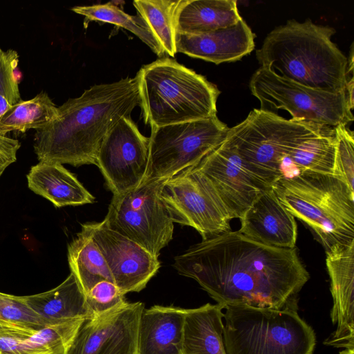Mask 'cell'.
I'll return each mask as SVG.
<instances>
[{
	"mask_svg": "<svg viewBox=\"0 0 354 354\" xmlns=\"http://www.w3.org/2000/svg\"><path fill=\"white\" fill-rule=\"evenodd\" d=\"M19 62L17 51L0 47V118L13 104L21 100L15 69Z\"/></svg>",
	"mask_w": 354,
	"mask_h": 354,
	"instance_id": "4dcf8cb0",
	"label": "cell"
},
{
	"mask_svg": "<svg viewBox=\"0 0 354 354\" xmlns=\"http://www.w3.org/2000/svg\"><path fill=\"white\" fill-rule=\"evenodd\" d=\"M149 138L143 136L130 117L113 126L98 150L96 164L113 195L138 186L145 177Z\"/></svg>",
	"mask_w": 354,
	"mask_h": 354,
	"instance_id": "7c38bea8",
	"label": "cell"
},
{
	"mask_svg": "<svg viewBox=\"0 0 354 354\" xmlns=\"http://www.w3.org/2000/svg\"><path fill=\"white\" fill-rule=\"evenodd\" d=\"M20 147L18 140L0 134V177L5 169L17 160Z\"/></svg>",
	"mask_w": 354,
	"mask_h": 354,
	"instance_id": "836d02e7",
	"label": "cell"
},
{
	"mask_svg": "<svg viewBox=\"0 0 354 354\" xmlns=\"http://www.w3.org/2000/svg\"><path fill=\"white\" fill-rule=\"evenodd\" d=\"M339 354H354V348H344V350L340 351Z\"/></svg>",
	"mask_w": 354,
	"mask_h": 354,
	"instance_id": "e575fe53",
	"label": "cell"
},
{
	"mask_svg": "<svg viewBox=\"0 0 354 354\" xmlns=\"http://www.w3.org/2000/svg\"><path fill=\"white\" fill-rule=\"evenodd\" d=\"M28 186L55 207L93 203L95 197L62 165L39 162L27 174Z\"/></svg>",
	"mask_w": 354,
	"mask_h": 354,
	"instance_id": "7402d4cb",
	"label": "cell"
},
{
	"mask_svg": "<svg viewBox=\"0 0 354 354\" xmlns=\"http://www.w3.org/2000/svg\"><path fill=\"white\" fill-rule=\"evenodd\" d=\"M173 266L223 309L236 304L281 308L310 278L296 248L270 246L232 230L192 245Z\"/></svg>",
	"mask_w": 354,
	"mask_h": 354,
	"instance_id": "6da1fadb",
	"label": "cell"
},
{
	"mask_svg": "<svg viewBox=\"0 0 354 354\" xmlns=\"http://www.w3.org/2000/svg\"><path fill=\"white\" fill-rule=\"evenodd\" d=\"M223 310L210 303L185 309L179 354H227Z\"/></svg>",
	"mask_w": 354,
	"mask_h": 354,
	"instance_id": "603a6c76",
	"label": "cell"
},
{
	"mask_svg": "<svg viewBox=\"0 0 354 354\" xmlns=\"http://www.w3.org/2000/svg\"><path fill=\"white\" fill-rule=\"evenodd\" d=\"M194 167L212 183L231 219H240L257 195L272 187L246 169L225 140Z\"/></svg>",
	"mask_w": 354,
	"mask_h": 354,
	"instance_id": "9a60e30c",
	"label": "cell"
},
{
	"mask_svg": "<svg viewBox=\"0 0 354 354\" xmlns=\"http://www.w3.org/2000/svg\"><path fill=\"white\" fill-rule=\"evenodd\" d=\"M68 261L85 295L97 283H114L106 262L90 234L82 228L68 245Z\"/></svg>",
	"mask_w": 354,
	"mask_h": 354,
	"instance_id": "d4e9b609",
	"label": "cell"
},
{
	"mask_svg": "<svg viewBox=\"0 0 354 354\" xmlns=\"http://www.w3.org/2000/svg\"><path fill=\"white\" fill-rule=\"evenodd\" d=\"M137 74L140 106L151 128L216 115L217 86L175 59L161 57Z\"/></svg>",
	"mask_w": 354,
	"mask_h": 354,
	"instance_id": "5b68a950",
	"label": "cell"
},
{
	"mask_svg": "<svg viewBox=\"0 0 354 354\" xmlns=\"http://www.w3.org/2000/svg\"><path fill=\"white\" fill-rule=\"evenodd\" d=\"M333 28L308 19L276 27L256 51L260 67L303 86L333 93L344 92L347 58L331 40Z\"/></svg>",
	"mask_w": 354,
	"mask_h": 354,
	"instance_id": "3957f363",
	"label": "cell"
},
{
	"mask_svg": "<svg viewBox=\"0 0 354 354\" xmlns=\"http://www.w3.org/2000/svg\"><path fill=\"white\" fill-rule=\"evenodd\" d=\"M86 320L74 319L40 330L0 322V354H66Z\"/></svg>",
	"mask_w": 354,
	"mask_h": 354,
	"instance_id": "d6986e66",
	"label": "cell"
},
{
	"mask_svg": "<svg viewBox=\"0 0 354 354\" xmlns=\"http://www.w3.org/2000/svg\"><path fill=\"white\" fill-rule=\"evenodd\" d=\"M185 308L155 305L140 316L137 354H179Z\"/></svg>",
	"mask_w": 354,
	"mask_h": 354,
	"instance_id": "ffe728a7",
	"label": "cell"
},
{
	"mask_svg": "<svg viewBox=\"0 0 354 354\" xmlns=\"http://www.w3.org/2000/svg\"><path fill=\"white\" fill-rule=\"evenodd\" d=\"M0 322L32 330L54 325L30 308L22 296L3 292H0Z\"/></svg>",
	"mask_w": 354,
	"mask_h": 354,
	"instance_id": "f546056e",
	"label": "cell"
},
{
	"mask_svg": "<svg viewBox=\"0 0 354 354\" xmlns=\"http://www.w3.org/2000/svg\"><path fill=\"white\" fill-rule=\"evenodd\" d=\"M57 107L48 95L41 91L35 97L12 105L0 118V134L12 131L24 133L30 129H41L57 116Z\"/></svg>",
	"mask_w": 354,
	"mask_h": 354,
	"instance_id": "4316f807",
	"label": "cell"
},
{
	"mask_svg": "<svg viewBox=\"0 0 354 354\" xmlns=\"http://www.w3.org/2000/svg\"><path fill=\"white\" fill-rule=\"evenodd\" d=\"M236 0H180L175 16L176 33L201 34L241 21Z\"/></svg>",
	"mask_w": 354,
	"mask_h": 354,
	"instance_id": "cb8c5ba5",
	"label": "cell"
},
{
	"mask_svg": "<svg viewBox=\"0 0 354 354\" xmlns=\"http://www.w3.org/2000/svg\"><path fill=\"white\" fill-rule=\"evenodd\" d=\"M160 197L173 222L192 227L203 240L231 230L226 207L209 180L194 166L167 178Z\"/></svg>",
	"mask_w": 354,
	"mask_h": 354,
	"instance_id": "8fae6325",
	"label": "cell"
},
{
	"mask_svg": "<svg viewBox=\"0 0 354 354\" xmlns=\"http://www.w3.org/2000/svg\"><path fill=\"white\" fill-rule=\"evenodd\" d=\"M335 157V131L334 127H329L322 134L299 144L283 161L281 172L289 166L295 171L293 175L304 171L334 175Z\"/></svg>",
	"mask_w": 354,
	"mask_h": 354,
	"instance_id": "484cf974",
	"label": "cell"
},
{
	"mask_svg": "<svg viewBox=\"0 0 354 354\" xmlns=\"http://www.w3.org/2000/svg\"><path fill=\"white\" fill-rule=\"evenodd\" d=\"M229 129L217 115L151 128L145 178L167 179L196 166L224 141Z\"/></svg>",
	"mask_w": 354,
	"mask_h": 354,
	"instance_id": "9c48e42d",
	"label": "cell"
},
{
	"mask_svg": "<svg viewBox=\"0 0 354 354\" xmlns=\"http://www.w3.org/2000/svg\"><path fill=\"white\" fill-rule=\"evenodd\" d=\"M326 254L333 297L330 318L337 328L324 344L354 348V242Z\"/></svg>",
	"mask_w": 354,
	"mask_h": 354,
	"instance_id": "2e32d148",
	"label": "cell"
},
{
	"mask_svg": "<svg viewBox=\"0 0 354 354\" xmlns=\"http://www.w3.org/2000/svg\"><path fill=\"white\" fill-rule=\"evenodd\" d=\"M250 88L263 111L283 109L293 119L330 127L346 125L354 119L345 91L333 93L309 88L263 67L252 76Z\"/></svg>",
	"mask_w": 354,
	"mask_h": 354,
	"instance_id": "30bf717a",
	"label": "cell"
},
{
	"mask_svg": "<svg viewBox=\"0 0 354 354\" xmlns=\"http://www.w3.org/2000/svg\"><path fill=\"white\" fill-rule=\"evenodd\" d=\"M297 297L283 308L230 305L223 313L227 354H313V328L298 313Z\"/></svg>",
	"mask_w": 354,
	"mask_h": 354,
	"instance_id": "8992f818",
	"label": "cell"
},
{
	"mask_svg": "<svg viewBox=\"0 0 354 354\" xmlns=\"http://www.w3.org/2000/svg\"><path fill=\"white\" fill-rule=\"evenodd\" d=\"M180 0H135L133 4L159 43L164 55L174 57L175 16Z\"/></svg>",
	"mask_w": 354,
	"mask_h": 354,
	"instance_id": "83f0119b",
	"label": "cell"
},
{
	"mask_svg": "<svg viewBox=\"0 0 354 354\" xmlns=\"http://www.w3.org/2000/svg\"><path fill=\"white\" fill-rule=\"evenodd\" d=\"M240 221L239 232L252 239L277 248H295L296 221L280 203L272 187L257 195Z\"/></svg>",
	"mask_w": 354,
	"mask_h": 354,
	"instance_id": "e0dca14e",
	"label": "cell"
},
{
	"mask_svg": "<svg viewBox=\"0 0 354 354\" xmlns=\"http://www.w3.org/2000/svg\"><path fill=\"white\" fill-rule=\"evenodd\" d=\"M329 127L287 120L274 112L254 109L243 122L230 128L225 141L251 174L272 187L283 177L282 164L291 151L304 140L322 134Z\"/></svg>",
	"mask_w": 354,
	"mask_h": 354,
	"instance_id": "52a82bcc",
	"label": "cell"
},
{
	"mask_svg": "<svg viewBox=\"0 0 354 354\" xmlns=\"http://www.w3.org/2000/svg\"><path fill=\"white\" fill-rule=\"evenodd\" d=\"M145 304L126 302L86 319L66 354H137L138 333Z\"/></svg>",
	"mask_w": 354,
	"mask_h": 354,
	"instance_id": "5bb4252c",
	"label": "cell"
},
{
	"mask_svg": "<svg viewBox=\"0 0 354 354\" xmlns=\"http://www.w3.org/2000/svg\"><path fill=\"white\" fill-rule=\"evenodd\" d=\"M335 157L334 175L342 180L354 191V138L346 125L334 127Z\"/></svg>",
	"mask_w": 354,
	"mask_h": 354,
	"instance_id": "1f68e13d",
	"label": "cell"
},
{
	"mask_svg": "<svg viewBox=\"0 0 354 354\" xmlns=\"http://www.w3.org/2000/svg\"><path fill=\"white\" fill-rule=\"evenodd\" d=\"M254 37L242 19L233 26L205 33H176V53L219 64L250 54L255 47Z\"/></svg>",
	"mask_w": 354,
	"mask_h": 354,
	"instance_id": "ac0fdd59",
	"label": "cell"
},
{
	"mask_svg": "<svg viewBox=\"0 0 354 354\" xmlns=\"http://www.w3.org/2000/svg\"><path fill=\"white\" fill-rule=\"evenodd\" d=\"M124 295L114 283L102 281L90 290L86 298L93 316H97L125 304Z\"/></svg>",
	"mask_w": 354,
	"mask_h": 354,
	"instance_id": "d6a6232c",
	"label": "cell"
},
{
	"mask_svg": "<svg viewBox=\"0 0 354 354\" xmlns=\"http://www.w3.org/2000/svg\"><path fill=\"white\" fill-rule=\"evenodd\" d=\"M75 13L85 17V21H97L112 24L127 29L136 35L147 44L158 57H163V51L149 29V26L140 15H130L113 2L91 6H77L71 8Z\"/></svg>",
	"mask_w": 354,
	"mask_h": 354,
	"instance_id": "f1b7e54d",
	"label": "cell"
},
{
	"mask_svg": "<svg viewBox=\"0 0 354 354\" xmlns=\"http://www.w3.org/2000/svg\"><path fill=\"white\" fill-rule=\"evenodd\" d=\"M140 106L139 77L95 84L57 107V118L36 130L34 150L39 162L95 165L100 147L123 116Z\"/></svg>",
	"mask_w": 354,
	"mask_h": 354,
	"instance_id": "7a4b0ae2",
	"label": "cell"
},
{
	"mask_svg": "<svg viewBox=\"0 0 354 354\" xmlns=\"http://www.w3.org/2000/svg\"><path fill=\"white\" fill-rule=\"evenodd\" d=\"M167 179L144 178L136 187L113 195L104 219L111 230L158 258L174 232V223L160 197Z\"/></svg>",
	"mask_w": 354,
	"mask_h": 354,
	"instance_id": "ba28073f",
	"label": "cell"
},
{
	"mask_svg": "<svg viewBox=\"0 0 354 354\" xmlns=\"http://www.w3.org/2000/svg\"><path fill=\"white\" fill-rule=\"evenodd\" d=\"M22 297L37 314L54 325L94 317L86 295L72 272L57 287Z\"/></svg>",
	"mask_w": 354,
	"mask_h": 354,
	"instance_id": "44dd1931",
	"label": "cell"
},
{
	"mask_svg": "<svg viewBox=\"0 0 354 354\" xmlns=\"http://www.w3.org/2000/svg\"><path fill=\"white\" fill-rule=\"evenodd\" d=\"M277 198L306 224L326 252L354 242V191L335 175L310 171L272 186Z\"/></svg>",
	"mask_w": 354,
	"mask_h": 354,
	"instance_id": "277c9868",
	"label": "cell"
},
{
	"mask_svg": "<svg viewBox=\"0 0 354 354\" xmlns=\"http://www.w3.org/2000/svg\"><path fill=\"white\" fill-rule=\"evenodd\" d=\"M82 228L90 234L97 245L114 283L124 295L142 290L158 271L160 263L158 257L111 230L104 220L84 223Z\"/></svg>",
	"mask_w": 354,
	"mask_h": 354,
	"instance_id": "4fadbf2b",
	"label": "cell"
}]
</instances>
